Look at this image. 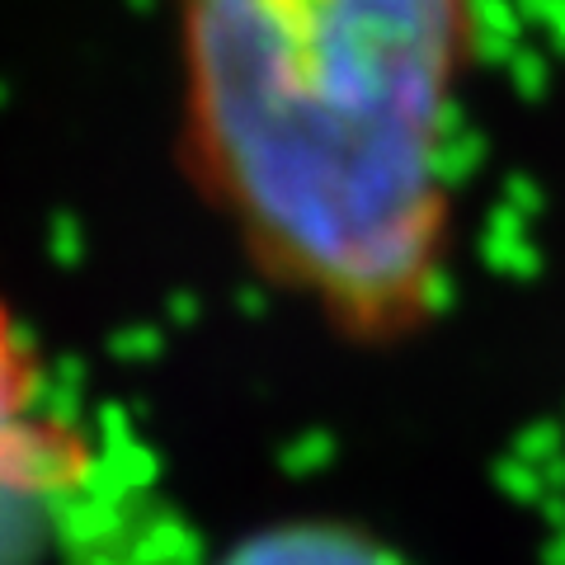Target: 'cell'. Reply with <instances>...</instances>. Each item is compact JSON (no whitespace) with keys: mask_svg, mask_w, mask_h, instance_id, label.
<instances>
[{"mask_svg":"<svg viewBox=\"0 0 565 565\" xmlns=\"http://www.w3.org/2000/svg\"><path fill=\"white\" fill-rule=\"evenodd\" d=\"M170 20L193 199L340 344L419 340L452 288L481 0H170Z\"/></svg>","mask_w":565,"mask_h":565,"instance_id":"obj_1","label":"cell"},{"mask_svg":"<svg viewBox=\"0 0 565 565\" xmlns=\"http://www.w3.org/2000/svg\"><path fill=\"white\" fill-rule=\"evenodd\" d=\"M90 444L47 396V367L29 326L0 297V504L81 486Z\"/></svg>","mask_w":565,"mask_h":565,"instance_id":"obj_2","label":"cell"},{"mask_svg":"<svg viewBox=\"0 0 565 565\" xmlns=\"http://www.w3.org/2000/svg\"><path fill=\"white\" fill-rule=\"evenodd\" d=\"M217 565H411V561L359 523L288 519L245 533Z\"/></svg>","mask_w":565,"mask_h":565,"instance_id":"obj_3","label":"cell"}]
</instances>
